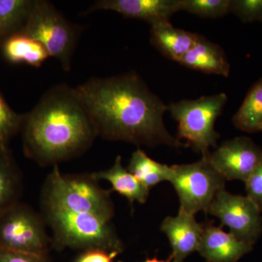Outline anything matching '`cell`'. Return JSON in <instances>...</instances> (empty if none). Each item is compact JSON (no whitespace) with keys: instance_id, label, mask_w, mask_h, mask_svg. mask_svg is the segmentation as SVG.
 Listing matches in <instances>:
<instances>
[{"instance_id":"obj_28","label":"cell","mask_w":262,"mask_h":262,"mask_svg":"<svg viewBox=\"0 0 262 262\" xmlns=\"http://www.w3.org/2000/svg\"><path fill=\"white\" fill-rule=\"evenodd\" d=\"M118 262H124L122 261H119ZM141 262H171L170 261H169V260H167V261H164V260H160L159 258H158L157 257L154 258H146V260H144V261Z\"/></svg>"},{"instance_id":"obj_22","label":"cell","mask_w":262,"mask_h":262,"mask_svg":"<svg viewBox=\"0 0 262 262\" xmlns=\"http://www.w3.org/2000/svg\"><path fill=\"white\" fill-rule=\"evenodd\" d=\"M25 115L13 111L0 92V148H8L10 140L21 130Z\"/></svg>"},{"instance_id":"obj_17","label":"cell","mask_w":262,"mask_h":262,"mask_svg":"<svg viewBox=\"0 0 262 262\" xmlns=\"http://www.w3.org/2000/svg\"><path fill=\"white\" fill-rule=\"evenodd\" d=\"M3 56L11 63H25L39 67L49 58L46 48L32 38L17 33L5 39L0 45Z\"/></svg>"},{"instance_id":"obj_1","label":"cell","mask_w":262,"mask_h":262,"mask_svg":"<svg viewBox=\"0 0 262 262\" xmlns=\"http://www.w3.org/2000/svg\"><path fill=\"white\" fill-rule=\"evenodd\" d=\"M75 89L103 139L150 147L186 146L165 127L168 106L135 72L90 79Z\"/></svg>"},{"instance_id":"obj_7","label":"cell","mask_w":262,"mask_h":262,"mask_svg":"<svg viewBox=\"0 0 262 262\" xmlns=\"http://www.w3.org/2000/svg\"><path fill=\"white\" fill-rule=\"evenodd\" d=\"M168 182L178 194L179 210L194 215L200 211L208 213L217 193L225 189V179L206 158L170 166Z\"/></svg>"},{"instance_id":"obj_2","label":"cell","mask_w":262,"mask_h":262,"mask_svg":"<svg viewBox=\"0 0 262 262\" xmlns=\"http://www.w3.org/2000/svg\"><path fill=\"white\" fill-rule=\"evenodd\" d=\"M24 154L41 166L58 165L92 146L98 133L75 89L53 86L26 114L21 130Z\"/></svg>"},{"instance_id":"obj_27","label":"cell","mask_w":262,"mask_h":262,"mask_svg":"<svg viewBox=\"0 0 262 262\" xmlns=\"http://www.w3.org/2000/svg\"><path fill=\"white\" fill-rule=\"evenodd\" d=\"M119 253L101 249H90L82 251L75 262H114Z\"/></svg>"},{"instance_id":"obj_4","label":"cell","mask_w":262,"mask_h":262,"mask_svg":"<svg viewBox=\"0 0 262 262\" xmlns=\"http://www.w3.org/2000/svg\"><path fill=\"white\" fill-rule=\"evenodd\" d=\"M42 214L52 230V245L56 249H101L122 253L123 244L108 222L96 215L42 208Z\"/></svg>"},{"instance_id":"obj_25","label":"cell","mask_w":262,"mask_h":262,"mask_svg":"<svg viewBox=\"0 0 262 262\" xmlns=\"http://www.w3.org/2000/svg\"><path fill=\"white\" fill-rule=\"evenodd\" d=\"M245 183L247 193L246 196L262 213V161Z\"/></svg>"},{"instance_id":"obj_11","label":"cell","mask_w":262,"mask_h":262,"mask_svg":"<svg viewBox=\"0 0 262 262\" xmlns=\"http://www.w3.org/2000/svg\"><path fill=\"white\" fill-rule=\"evenodd\" d=\"M110 10L127 18L140 19L151 26L170 21L172 15L181 11L180 0H99L89 13Z\"/></svg>"},{"instance_id":"obj_20","label":"cell","mask_w":262,"mask_h":262,"mask_svg":"<svg viewBox=\"0 0 262 262\" xmlns=\"http://www.w3.org/2000/svg\"><path fill=\"white\" fill-rule=\"evenodd\" d=\"M34 0H0V45L23 29Z\"/></svg>"},{"instance_id":"obj_19","label":"cell","mask_w":262,"mask_h":262,"mask_svg":"<svg viewBox=\"0 0 262 262\" xmlns=\"http://www.w3.org/2000/svg\"><path fill=\"white\" fill-rule=\"evenodd\" d=\"M232 122L244 132H262V78L248 91Z\"/></svg>"},{"instance_id":"obj_3","label":"cell","mask_w":262,"mask_h":262,"mask_svg":"<svg viewBox=\"0 0 262 262\" xmlns=\"http://www.w3.org/2000/svg\"><path fill=\"white\" fill-rule=\"evenodd\" d=\"M112 190L103 189L92 173L63 174L54 165L41 193V207L88 213L111 222L115 215Z\"/></svg>"},{"instance_id":"obj_18","label":"cell","mask_w":262,"mask_h":262,"mask_svg":"<svg viewBox=\"0 0 262 262\" xmlns=\"http://www.w3.org/2000/svg\"><path fill=\"white\" fill-rule=\"evenodd\" d=\"M23 179L8 148H0V215L20 202Z\"/></svg>"},{"instance_id":"obj_21","label":"cell","mask_w":262,"mask_h":262,"mask_svg":"<svg viewBox=\"0 0 262 262\" xmlns=\"http://www.w3.org/2000/svg\"><path fill=\"white\" fill-rule=\"evenodd\" d=\"M126 168L149 189L160 183L168 182L170 166L151 159L140 149L131 155Z\"/></svg>"},{"instance_id":"obj_13","label":"cell","mask_w":262,"mask_h":262,"mask_svg":"<svg viewBox=\"0 0 262 262\" xmlns=\"http://www.w3.org/2000/svg\"><path fill=\"white\" fill-rule=\"evenodd\" d=\"M252 249V246L225 232L222 227L209 222L204 224L198 251L207 262H237Z\"/></svg>"},{"instance_id":"obj_8","label":"cell","mask_w":262,"mask_h":262,"mask_svg":"<svg viewBox=\"0 0 262 262\" xmlns=\"http://www.w3.org/2000/svg\"><path fill=\"white\" fill-rule=\"evenodd\" d=\"M42 213L18 202L0 215V249L48 256L53 247Z\"/></svg>"},{"instance_id":"obj_26","label":"cell","mask_w":262,"mask_h":262,"mask_svg":"<svg viewBox=\"0 0 262 262\" xmlns=\"http://www.w3.org/2000/svg\"><path fill=\"white\" fill-rule=\"evenodd\" d=\"M0 262H51L48 256L14 252L0 249Z\"/></svg>"},{"instance_id":"obj_16","label":"cell","mask_w":262,"mask_h":262,"mask_svg":"<svg viewBox=\"0 0 262 262\" xmlns=\"http://www.w3.org/2000/svg\"><path fill=\"white\" fill-rule=\"evenodd\" d=\"M97 180H105L112 185V192H116L120 195L125 196L134 204L135 202L145 203L149 198V189L140 181L130 173L127 168H124L122 158L117 156L115 163L107 170L92 173Z\"/></svg>"},{"instance_id":"obj_9","label":"cell","mask_w":262,"mask_h":262,"mask_svg":"<svg viewBox=\"0 0 262 262\" xmlns=\"http://www.w3.org/2000/svg\"><path fill=\"white\" fill-rule=\"evenodd\" d=\"M208 213L217 217L234 237L252 247L261 236V212L247 196L222 189L212 202Z\"/></svg>"},{"instance_id":"obj_15","label":"cell","mask_w":262,"mask_h":262,"mask_svg":"<svg viewBox=\"0 0 262 262\" xmlns=\"http://www.w3.org/2000/svg\"><path fill=\"white\" fill-rule=\"evenodd\" d=\"M151 44L165 57L179 62L190 51L201 34L176 28L170 21L151 26Z\"/></svg>"},{"instance_id":"obj_6","label":"cell","mask_w":262,"mask_h":262,"mask_svg":"<svg viewBox=\"0 0 262 262\" xmlns=\"http://www.w3.org/2000/svg\"><path fill=\"white\" fill-rule=\"evenodd\" d=\"M80 32L81 27L69 21L51 3L34 0L28 20L19 33L40 43L50 57L70 71Z\"/></svg>"},{"instance_id":"obj_24","label":"cell","mask_w":262,"mask_h":262,"mask_svg":"<svg viewBox=\"0 0 262 262\" xmlns=\"http://www.w3.org/2000/svg\"><path fill=\"white\" fill-rule=\"evenodd\" d=\"M229 13L245 23L262 22V0H230Z\"/></svg>"},{"instance_id":"obj_23","label":"cell","mask_w":262,"mask_h":262,"mask_svg":"<svg viewBox=\"0 0 262 262\" xmlns=\"http://www.w3.org/2000/svg\"><path fill=\"white\" fill-rule=\"evenodd\" d=\"M230 0H180L181 11L202 18H215L229 13Z\"/></svg>"},{"instance_id":"obj_5","label":"cell","mask_w":262,"mask_h":262,"mask_svg":"<svg viewBox=\"0 0 262 262\" xmlns=\"http://www.w3.org/2000/svg\"><path fill=\"white\" fill-rule=\"evenodd\" d=\"M225 93L202 96L195 100H182L168 106V111L178 122V139L206 158L211 148L217 147L220 134L215 122L227 102Z\"/></svg>"},{"instance_id":"obj_14","label":"cell","mask_w":262,"mask_h":262,"mask_svg":"<svg viewBox=\"0 0 262 262\" xmlns=\"http://www.w3.org/2000/svg\"><path fill=\"white\" fill-rule=\"evenodd\" d=\"M181 65L207 74L229 77V64L225 51L215 43L200 36L194 47L178 62Z\"/></svg>"},{"instance_id":"obj_12","label":"cell","mask_w":262,"mask_h":262,"mask_svg":"<svg viewBox=\"0 0 262 262\" xmlns=\"http://www.w3.org/2000/svg\"><path fill=\"white\" fill-rule=\"evenodd\" d=\"M161 230L166 234L171 246L169 261L183 262L198 251L204 224L198 223L194 215L179 210L176 216H168L163 220Z\"/></svg>"},{"instance_id":"obj_10","label":"cell","mask_w":262,"mask_h":262,"mask_svg":"<svg viewBox=\"0 0 262 262\" xmlns=\"http://www.w3.org/2000/svg\"><path fill=\"white\" fill-rule=\"evenodd\" d=\"M225 180L246 182L262 161V149L246 136L224 142L206 157Z\"/></svg>"}]
</instances>
